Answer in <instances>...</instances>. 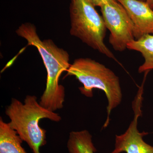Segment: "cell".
I'll return each mask as SVG.
<instances>
[{"label": "cell", "instance_id": "obj_1", "mask_svg": "<svg viewBox=\"0 0 153 153\" xmlns=\"http://www.w3.org/2000/svg\"><path fill=\"white\" fill-rule=\"evenodd\" d=\"M16 33L25 39L28 45L37 48L47 70L46 88L39 103L53 112L62 109L65 101V88L59 84V81L61 74L67 71L71 64L68 52L57 47L51 39L41 40L36 26L31 23L22 24Z\"/></svg>", "mask_w": 153, "mask_h": 153}, {"label": "cell", "instance_id": "obj_2", "mask_svg": "<svg viewBox=\"0 0 153 153\" xmlns=\"http://www.w3.org/2000/svg\"><path fill=\"white\" fill-rule=\"evenodd\" d=\"M5 114L10 120L9 125L26 142L33 153H41L40 148L47 144V131L39 125L41 120L48 119L58 122V114L41 105L35 95H27L24 103L16 98L6 107Z\"/></svg>", "mask_w": 153, "mask_h": 153}, {"label": "cell", "instance_id": "obj_3", "mask_svg": "<svg viewBox=\"0 0 153 153\" xmlns=\"http://www.w3.org/2000/svg\"><path fill=\"white\" fill-rule=\"evenodd\" d=\"M66 76H73L83 85L79 88L81 94L87 97L93 96L94 89L102 91L107 99V116L103 128L109 123L111 111L122 100L119 78L110 68L90 58H77L71 64Z\"/></svg>", "mask_w": 153, "mask_h": 153}, {"label": "cell", "instance_id": "obj_4", "mask_svg": "<svg viewBox=\"0 0 153 153\" xmlns=\"http://www.w3.org/2000/svg\"><path fill=\"white\" fill-rule=\"evenodd\" d=\"M69 12L71 36L106 57L117 60L105 44L106 26L92 3L89 0H71Z\"/></svg>", "mask_w": 153, "mask_h": 153}, {"label": "cell", "instance_id": "obj_5", "mask_svg": "<svg viewBox=\"0 0 153 153\" xmlns=\"http://www.w3.org/2000/svg\"><path fill=\"white\" fill-rule=\"evenodd\" d=\"M102 17L110 33L109 42L116 51L123 52L135 40L134 26L127 12L120 3L100 7Z\"/></svg>", "mask_w": 153, "mask_h": 153}, {"label": "cell", "instance_id": "obj_6", "mask_svg": "<svg viewBox=\"0 0 153 153\" xmlns=\"http://www.w3.org/2000/svg\"><path fill=\"white\" fill-rule=\"evenodd\" d=\"M143 88L139 91L133 104V120L125 132L116 135L114 149L110 153H153V146L145 142L143 137L148 132H140L137 128L138 120L142 115Z\"/></svg>", "mask_w": 153, "mask_h": 153}, {"label": "cell", "instance_id": "obj_7", "mask_svg": "<svg viewBox=\"0 0 153 153\" xmlns=\"http://www.w3.org/2000/svg\"><path fill=\"white\" fill-rule=\"evenodd\" d=\"M127 12L134 26L135 40L153 35V9L140 0H117Z\"/></svg>", "mask_w": 153, "mask_h": 153}, {"label": "cell", "instance_id": "obj_8", "mask_svg": "<svg viewBox=\"0 0 153 153\" xmlns=\"http://www.w3.org/2000/svg\"><path fill=\"white\" fill-rule=\"evenodd\" d=\"M23 140L16 131L0 118V153H27L22 147Z\"/></svg>", "mask_w": 153, "mask_h": 153}, {"label": "cell", "instance_id": "obj_9", "mask_svg": "<svg viewBox=\"0 0 153 153\" xmlns=\"http://www.w3.org/2000/svg\"><path fill=\"white\" fill-rule=\"evenodd\" d=\"M127 49L140 52L144 62L140 66L138 72H146L153 70V35H146L129 43Z\"/></svg>", "mask_w": 153, "mask_h": 153}, {"label": "cell", "instance_id": "obj_10", "mask_svg": "<svg viewBox=\"0 0 153 153\" xmlns=\"http://www.w3.org/2000/svg\"><path fill=\"white\" fill-rule=\"evenodd\" d=\"M67 147L69 153H95L97 152L92 142V135L86 130L71 132Z\"/></svg>", "mask_w": 153, "mask_h": 153}, {"label": "cell", "instance_id": "obj_11", "mask_svg": "<svg viewBox=\"0 0 153 153\" xmlns=\"http://www.w3.org/2000/svg\"><path fill=\"white\" fill-rule=\"evenodd\" d=\"M94 7H101L106 4H114L117 3V0H89Z\"/></svg>", "mask_w": 153, "mask_h": 153}, {"label": "cell", "instance_id": "obj_12", "mask_svg": "<svg viewBox=\"0 0 153 153\" xmlns=\"http://www.w3.org/2000/svg\"><path fill=\"white\" fill-rule=\"evenodd\" d=\"M140 1L146 2L152 9H153V0H140Z\"/></svg>", "mask_w": 153, "mask_h": 153}]
</instances>
